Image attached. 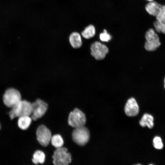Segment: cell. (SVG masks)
<instances>
[{
    "instance_id": "obj_7",
    "label": "cell",
    "mask_w": 165,
    "mask_h": 165,
    "mask_svg": "<svg viewBox=\"0 0 165 165\" xmlns=\"http://www.w3.org/2000/svg\"><path fill=\"white\" fill-rule=\"evenodd\" d=\"M32 112L31 118L34 120L42 117L46 112L48 105L44 101L40 99H37L32 103Z\"/></svg>"
},
{
    "instance_id": "obj_12",
    "label": "cell",
    "mask_w": 165,
    "mask_h": 165,
    "mask_svg": "<svg viewBox=\"0 0 165 165\" xmlns=\"http://www.w3.org/2000/svg\"><path fill=\"white\" fill-rule=\"evenodd\" d=\"M162 5L156 2H150L146 5L145 9L150 15L156 17L160 12Z\"/></svg>"
},
{
    "instance_id": "obj_21",
    "label": "cell",
    "mask_w": 165,
    "mask_h": 165,
    "mask_svg": "<svg viewBox=\"0 0 165 165\" xmlns=\"http://www.w3.org/2000/svg\"><path fill=\"white\" fill-rule=\"evenodd\" d=\"M100 39L102 42H108L111 39V36L107 33V31L105 29L103 32L101 33L99 35Z\"/></svg>"
},
{
    "instance_id": "obj_1",
    "label": "cell",
    "mask_w": 165,
    "mask_h": 165,
    "mask_svg": "<svg viewBox=\"0 0 165 165\" xmlns=\"http://www.w3.org/2000/svg\"><path fill=\"white\" fill-rule=\"evenodd\" d=\"M11 108L9 113L11 119L21 116H30L32 114V103L26 100H21Z\"/></svg>"
},
{
    "instance_id": "obj_18",
    "label": "cell",
    "mask_w": 165,
    "mask_h": 165,
    "mask_svg": "<svg viewBox=\"0 0 165 165\" xmlns=\"http://www.w3.org/2000/svg\"><path fill=\"white\" fill-rule=\"evenodd\" d=\"M156 18L157 21L165 24V5H162L161 10Z\"/></svg>"
},
{
    "instance_id": "obj_19",
    "label": "cell",
    "mask_w": 165,
    "mask_h": 165,
    "mask_svg": "<svg viewBox=\"0 0 165 165\" xmlns=\"http://www.w3.org/2000/svg\"><path fill=\"white\" fill-rule=\"evenodd\" d=\"M153 25L156 31L159 33L165 34V24L160 23L157 20L155 21Z\"/></svg>"
},
{
    "instance_id": "obj_5",
    "label": "cell",
    "mask_w": 165,
    "mask_h": 165,
    "mask_svg": "<svg viewBox=\"0 0 165 165\" xmlns=\"http://www.w3.org/2000/svg\"><path fill=\"white\" fill-rule=\"evenodd\" d=\"M86 120L85 114L79 109L75 108L70 113L68 122L70 126L76 128L84 126Z\"/></svg>"
},
{
    "instance_id": "obj_10",
    "label": "cell",
    "mask_w": 165,
    "mask_h": 165,
    "mask_svg": "<svg viewBox=\"0 0 165 165\" xmlns=\"http://www.w3.org/2000/svg\"><path fill=\"white\" fill-rule=\"evenodd\" d=\"M126 114L129 116H134L137 115L139 112V107L134 98H129L127 101L124 108Z\"/></svg>"
},
{
    "instance_id": "obj_20",
    "label": "cell",
    "mask_w": 165,
    "mask_h": 165,
    "mask_svg": "<svg viewBox=\"0 0 165 165\" xmlns=\"http://www.w3.org/2000/svg\"><path fill=\"white\" fill-rule=\"evenodd\" d=\"M153 145L157 149H162L163 146L161 138L159 136L155 137L153 140Z\"/></svg>"
},
{
    "instance_id": "obj_4",
    "label": "cell",
    "mask_w": 165,
    "mask_h": 165,
    "mask_svg": "<svg viewBox=\"0 0 165 165\" xmlns=\"http://www.w3.org/2000/svg\"><path fill=\"white\" fill-rule=\"evenodd\" d=\"M21 100L20 93L17 90L10 88L5 92L3 97V101L7 107L12 108Z\"/></svg>"
},
{
    "instance_id": "obj_6",
    "label": "cell",
    "mask_w": 165,
    "mask_h": 165,
    "mask_svg": "<svg viewBox=\"0 0 165 165\" xmlns=\"http://www.w3.org/2000/svg\"><path fill=\"white\" fill-rule=\"evenodd\" d=\"M146 41L145 44V49L148 51L156 50L160 45L158 35L152 28L149 29L145 35Z\"/></svg>"
},
{
    "instance_id": "obj_24",
    "label": "cell",
    "mask_w": 165,
    "mask_h": 165,
    "mask_svg": "<svg viewBox=\"0 0 165 165\" xmlns=\"http://www.w3.org/2000/svg\"><path fill=\"white\" fill-rule=\"evenodd\" d=\"M164 82H165V85H164V86H165V79Z\"/></svg>"
},
{
    "instance_id": "obj_13",
    "label": "cell",
    "mask_w": 165,
    "mask_h": 165,
    "mask_svg": "<svg viewBox=\"0 0 165 165\" xmlns=\"http://www.w3.org/2000/svg\"><path fill=\"white\" fill-rule=\"evenodd\" d=\"M32 119L30 116H23L18 117L17 124L19 128L22 130L27 129L30 126Z\"/></svg>"
},
{
    "instance_id": "obj_17",
    "label": "cell",
    "mask_w": 165,
    "mask_h": 165,
    "mask_svg": "<svg viewBox=\"0 0 165 165\" xmlns=\"http://www.w3.org/2000/svg\"><path fill=\"white\" fill-rule=\"evenodd\" d=\"M50 141L52 145L57 148L62 147L64 144V141L62 138L58 134L52 136Z\"/></svg>"
},
{
    "instance_id": "obj_23",
    "label": "cell",
    "mask_w": 165,
    "mask_h": 165,
    "mask_svg": "<svg viewBox=\"0 0 165 165\" xmlns=\"http://www.w3.org/2000/svg\"><path fill=\"white\" fill-rule=\"evenodd\" d=\"M1 124L0 123V130L1 129Z\"/></svg>"
},
{
    "instance_id": "obj_9",
    "label": "cell",
    "mask_w": 165,
    "mask_h": 165,
    "mask_svg": "<svg viewBox=\"0 0 165 165\" xmlns=\"http://www.w3.org/2000/svg\"><path fill=\"white\" fill-rule=\"evenodd\" d=\"M91 55L97 60L103 59L108 52V48L104 44L99 42H95L91 45Z\"/></svg>"
},
{
    "instance_id": "obj_11",
    "label": "cell",
    "mask_w": 165,
    "mask_h": 165,
    "mask_svg": "<svg viewBox=\"0 0 165 165\" xmlns=\"http://www.w3.org/2000/svg\"><path fill=\"white\" fill-rule=\"evenodd\" d=\"M81 33L78 31L72 32L68 37V41L71 46L74 49H78L81 47L82 42Z\"/></svg>"
},
{
    "instance_id": "obj_16",
    "label": "cell",
    "mask_w": 165,
    "mask_h": 165,
    "mask_svg": "<svg viewBox=\"0 0 165 165\" xmlns=\"http://www.w3.org/2000/svg\"><path fill=\"white\" fill-rule=\"evenodd\" d=\"M45 156L44 153L41 151L37 150L34 153L32 161L36 164L38 163H43L45 161Z\"/></svg>"
},
{
    "instance_id": "obj_2",
    "label": "cell",
    "mask_w": 165,
    "mask_h": 165,
    "mask_svg": "<svg viewBox=\"0 0 165 165\" xmlns=\"http://www.w3.org/2000/svg\"><path fill=\"white\" fill-rule=\"evenodd\" d=\"M53 163L56 165H67L72 161L71 156L66 148H57L52 156Z\"/></svg>"
},
{
    "instance_id": "obj_3",
    "label": "cell",
    "mask_w": 165,
    "mask_h": 165,
    "mask_svg": "<svg viewBox=\"0 0 165 165\" xmlns=\"http://www.w3.org/2000/svg\"><path fill=\"white\" fill-rule=\"evenodd\" d=\"M74 141L78 145L83 146L88 141L90 134L88 129L84 126L75 128L72 134Z\"/></svg>"
},
{
    "instance_id": "obj_8",
    "label": "cell",
    "mask_w": 165,
    "mask_h": 165,
    "mask_svg": "<svg viewBox=\"0 0 165 165\" xmlns=\"http://www.w3.org/2000/svg\"><path fill=\"white\" fill-rule=\"evenodd\" d=\"M36 135L38 142L41 145L45 147L48 145L52 136L50 130L43 125L39 126L37 128Z\"/></svg>"
},
{
    "instance_id": "obj_14",
    "label": "cell",
    "mask_w": 165,
    "mask_h": 165,
    "mask_svg": "<svg viewBox=\"0 0 165 165\" xmlns=\"http://www.w3.org/2000/svg\"><path fill=\"white\" fill-rule=\"evenodd\" d=\"M154 118L151 115L145 113L144 114L139 121L140 125L142 127L147 126L152 128L154 126Z\"/></svg>"
},
{
    "instance_id": "obj_22",
    "label": "cell",
    "mask_w": 165,
    "mask_h": 165,
    "mask_svg": "<svg viewBox=\"0 0 165 165\" xmlns=\"http://www.w3.org/2000/svg\"><path fill=\"white\" fill-rule=\"evenodd\" d=\"M146 0L149 2H151V1H153V0Z\"/></svg>"
},
{
    "instance_id": "obj_15",
    "label": "cell",
    "mask_w": 165,
    "mask_h": 165,
    "mask_svg": "<svg viewBox=\"0 0 165 165\" xmlns=\"http://www.w3.org/2000/svg\"><path fill=\"white\" fill-rule=\"evenodd\" d=\"M95 33L94 26L92 24H90L84 28L81 31V34L82 37L86 39H89L93 37Z\"/></svg>"
}]
</instances>
